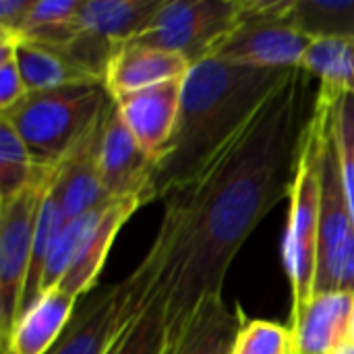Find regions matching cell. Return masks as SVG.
<instances>
[{
	"label": "cell",
	"instance_id": "15",
	"mask_svg": "<svg viewBox=\"0 0 354 354\" xmlns=\"http://www.w3.org/2000/svg\"><path fill=\"white\" fill-rule=\"evenodd\" d=\"M354 292H315L290 315L297 354H330L348 338Z\"/></svg>",
	"mask_w": 354,
	"mask_h": 354
},
{
	"label": "cell",
	"instance_id": "11",
	"mask_svg": "<svg viewBox=\"0 0 354 354\" xmlns=\"http://www.w3.org/2000/svg\"><path fill=\"white\" fill-rule=\"evenodd\" d=\"M97 168L104 189L112 199L141 197L145 205L151 203L156 162L137 143L116 104L110 106L100 127Z\"/></svg>",
	"mask_w": 354,
	"mask_h": 354
},
{
	"label": "cell",
	"instance_id": "4",
	"mask_svg": "<svg viewBox=\"0 0 354 354\" xmlns=\"http://www.w3.org/2000/svg\"><path fill=\"white\" fill-rule=\"evenodd\" d=\"M112 104L102 83L71 85L29 91L0 118L15 127L37 164L58 166L100 127Z\"/></svg>",
	"mask_w": 354,
	"mask_h": 354
},
{
	"label": "cell",
	"instance_id": "27",
	"mask_svg": "<svg viewBox=\"0 0 354 354\" xmlns=\"http://www.w3.org/2000/svg\"><path fill=\"white\" fill-rule=\"evenodd\" d=\"M232 354H297L295 334L290 326L253 319L241 330Z\"/></svg>",
	"mask_w": 354,
	"mask_h": 354
},
{
	"label": "cell",
	"instance_id": "22",
	"mask_svg": "<svg viewBox=\"0 0 354 354\" xmlns=\"http://www.w3.org/2000/svg\"><path fill=\"white\" fill-rule=\"evenodd\" d=\"M301 71L317 79L324 87L354 93V37L311 41Z\"/></svg>",
	"mask_w": 354,
	"mask_h": 354
},
{
	"label": "cell",
	"instance_id": "17",
	"mask_svg": "<svg viewBox=\"0 0 354 354\" xmlns=\"http://www.w3.org/2000/svg\"><path fill=\"white\" fill-rule=\"evenodd\" d=\"M100 127L60 164L54 191L60 199L66 220L87 214L108 201H114L106 193L102 176H100V168H97Z\"/></svg>",
	"mask_w": 354,
	"mask_h": 354
},
{
	"label": "cell",
	"instance_id": "5",
	"mask_svg": "<svg viewBox=\"0 0 354 354\" xmlns=\"http://www.w3.org/2000/svg\"><path fill=\"white\" fill-rule=\"evenodd\" d=\"M162 249L151 243L135 272L118 284L100 288L73 313L48 354H108L151 303L162 278Z\"/></svg>",
	"mask_w": 354,
	"mask_h": 354
},
{
	"label": "cell",
	"instance_id": "31",
	"mask_svg": "<svg viewBox=\"0 0 354 354\" xmlns=\"http://www.w3.org/2000/svg\"><path fill=\"white\" fill-rule=\"evenodd\" d=\"M346 342H353L354 344V303H353V313H351V322H348V338Z\"/></svg>",
	"mask_w": 354,
	"mask_h": 354
},
{
	"label": "cell",
	"instance_id": "1",
	"mask_svg": "<svg viewBox=\"0 0 354 354\" xmlns=\"http://www.w3.org/2000/svg\"><path fill=\"white\" fill-rule=\"evenodd\" d=\"M311 79L295 68L216 158L166 199L153 243L162 249L158 292L166 301L170 348L197 307L222 295L245 241L290 195L317 100Z\"/></svg>",
	"mask_w": 354,
	"mask_h": 354
},
{
	"label": "cell",
	"instance_id": "16",
	"mask_svg": "<svg viewBox=\"0 0 354 354\" xmlns=\"http://www.w3.org/2000/svg\"><path fill=\"white\" fill-rule=\"evenodd\" d=\"M247 317L239 305H228L222 295L203 301L170 354H232Z\"/></svg>",
	"mask_w": 354,
	"mask_h": 354
},
{
	"label": "cell",
	"instance_id": "6",
	"mask_svg": "<svg viewBox=\"0 0 354 354\" xmlns=\"http://www.w3.org/2000/svg\"><path fill=\"white\" fill-rule=\"evenodd\" d=\"M315 292H354V218L342 187L334 137V106L322 145V212Z\"/></svg>",
	"mask_w": 354,
	"mask_h": 354
},
{
	"label": "cell",
	"instance_id": "14",
	"mask_svg": "<svg viewBox=\"0 0 354 354\" xmlns=\"http://www.w3.org/2000/svg\"><path fill=\"white\" fill-rule=\"evenodd\" d=\"M77 297L58 284L44 290L33 305H29L15 322L6 340H2L4 354H48L66 330Z\"/></svg>",
	"mask_w": 354,
	"mask_h": 354
},
{
	"label": "cell",
	"instance_id": "28",
	"mask_svg": "<svg viewBox=\"0 0 354 354\" xmlns=\"http://www.w3.org/2000/svg\"><path fill=\"white\" fill-rule=\"evenodd\" d=\"M29 93L15 58L0 60V112L10 110Z\"/></svg>",
	"mask_w": 354,
	"mask_h": 354
},
{
	"label": "cell",
	"instance_id": "29",
	"mask_svg": "<svg viewBox=\"0 0 354 354\" xmlns=\"http://www.w3.org/2000/svg\"><path fill=\"white\" fill-rule=\"evenodd\" d=\"M31 4L33 0H0V29L12 31L17 35Z\"/></svg>",
	"mask_w": 354,
	"mask_h": 354
},
{
	"label": "cell",
	"instance_id": "20",
	"mask_svg": "<svg viewBox=\"0 0 354 354\" xmlns=\"http://www.w3.org/2000/svg\"><path fill=\"white\" fill-rule=\"evenodd\" d=\"M284 19L307 37H354V0H286Z\"/></svg>",
	"mask_w": 354,
	"mask_h": 354
},
{
	"label": "cell",
	"instance_id": "12",
	"mask_svg": "<svg viewBox=\"0 0 354 354\" xmlns=\"http://www.w3.org/2000/svg\"><path fill=\"white\" fill-rule=\"evenodd\" d=\"M183 85L185 79H176L114 100L124 124L153 162L160 160L174 135L180 114Z\"/></svg>",
	"mask_w": 354,
	"mask_h": 354
},
{
	"label": "cell",
	"instance_id": "2",
	"mask_svg": "<svg viewBox=\"0 0 354 354\" xmlns=\"http://www.w3.org/2000/svg\"><path fill=\"white\" fill-rule=\"evenodd\" d=\"M292 71H261L205 58L183 85L180 114L170 143L156 162L151 201L189 185L251 120Z\"/></svg>",
	"mask_w": 354,
	"mask_h": 354
},
{
	"label": "cell",
	"instance_id": "19",
	"mask_svg": "<svg viewBox=\"0 0 354 354\" xmlns=\"http://www.w3.org/2000/svg\"><path fill=\"white\" fill-rule=\"evenodd\" d=\"M15 60L29 91H48L71 85H95L104 81L81 66L64 48L19 39Z\"/></svg>",
	"mask_w": 354,
	"mask_h": 354
},
{
	"label": "cell",
	"instance_id": "26",
	"mask_svg": "<svg viewBox=\"0 0 354 354\" xmlns=\"http://www.w3.org/2000/svg\"><path fill=\"white\" fill-rule=\"evenodd\" d=\"M334 137H336V147H338L342 187H344L346 201L351 205L354 218V93L336 91Z\"/></svg>",
	"mask_w": 354,
	"mask_h": 354
},
{
	"label": "cell",
	"instance_id": "10",
	"mask_svg": "<svg viewBox=\"0 0 354 354\" xmlns=\"http://www.w3.org/2000/svg\"><path fill=\"white\" fill-rule=\"evenodd\" d=\"M162 4L164 0H83L79 33L64 50L104 81L114 52L139 37Z\"/></svg>",
	"mask_w": 354,
	"mask_h": 354
},
{
	"label": "cell",
	"instance_id": "21",
	"mask_svg": "<svg viewBox=\"0 0 354 354\" xmlns=\"http://www.w3.org/2000/svg\"><path fill=\"white\" fill-rule=\"evenodd\" d=\"M83 0H33L17 35L27 41L66 48L79 33Z\"/></svg>",
	"mask_w": 354,
	"mask_h": 354
},
{
	"label": "cell",
	"instance_id": "7",
	"mask_svg": "<svg viewBox=\"0 0 354 354\" xmlns=\"http://www.w3.org/2000/svg\"><path fill=\"white\" fill-rule=\"evenodd\" d=\"M286 0H243L239 27L209 58L261 71L301 68L311 37L284 19Z\"/></svg>",
	"mask_w": 354,
	"mask_h": 354
},
{
	"label": "cell",
	"instance_id": "23",
	"mask_svg": "<svg viewBox=\"0 0 354 354\" xmlns=\"http://www.w3.org/2000/svg\"><path fill=\"white\" fill-rule=\"evenodd\" d=\"M46 168L50 166L35 162L15 127L0 118V205L23 193Z\"/></svg>",
	"mask_w": 354,
	"mask_h": 354
},
{
	"label": "cell",
	"instance_id": "9",
	"mask_svg": "<svg viewBox=\"0 0 354 354\" xmlns=\"http://www.w3.org/2000/svg\"><path fill=\"white\" fill-rule=\"evenodd\" d=\"M243 0H164L145 31L131 44L174 52L197 64L239 27Z\"/></svg>",
	"mask_w": 354,
	"mask_h": 354
},
{
	"label": "cell",
	"instance_id": "30",
	"mask_svg": "<svg viewBox=\"0 0 354 354\" xmlns=\"http://www.w3.org/2000/svg\"><path fill=\"white\" fill-rule=\"evenodd\" d=\"M330 354H354V344L353 342H344V344H340L336 351H332Z\"/></svg>",
	"mask_w": 354,
	"mask_h": 354
},
{
	"label": "cell",
	"instance_id": "13",
	"mask_svg": "<svg viewBox=\"0 0 354 354\" xmlns=\"http://www.w3.org/2000/svg\"><path fill=\"white\" fill-rule=\"evenodd\" d=\"M191 66L187 58L174 52L143 44H124L106 66L104 87L112 100H120L168 81L185 79Z\"/></svg>",
	"mask_w": 354,
	"mask_h": 354
},
{
	"label": "cell",
	"instance_id": "18",
	"mask_svg": "<svg viewBox=\"0 0 354 354\" xmlns=\"http://www.w3.org/2000/svg\"><path fill=\"white\" fill-rule=\"evenodd\" d=\"M143 205H145V201L141 197L112 201V205L108 207V212L104 214V218L100 220V224L87 239L83 251L79 253V257L75 259L71 270L64 274V278L58 282V286L77 299L85 297L95 286L116 234L127 224V220Z\"/></svg>",
	"mask_w": 354,
	"mask_h": 354
},
{
	"label": "cell",
	"instance_id": "25",
	"mask_svg": "<svg viewBox=\"0 0 354 354\" xmlns=\"http://www.w3.org/2000/svg\"><path fill=\"white\" fill-rule=\"evenodd\" d=\"M108 354H170L166 301L158 290L145 311L131 324Z\"/></svg>",
	"mask_w": 354,
	"mask_h": 354
},
{
	"label": "cell",
	"instance_id": "8",
	"mask_svg": "<svg viewBox=\"0 0 354 354\" xmlns=\"http://www.w3.org/2000/svg\"><path fill=\"white\" fill-rule=\"evenodd\" d=\"M60 164L46 168L23 193L0 205V336L6 340L21 313L35 226Z\"/></svg>",
	"mask_w": 354,
	"mask_h": 354
},
{
	"label": "cell",
	"instance_id": "24",
	"mask_svg": "<svg viewBox=\"0 0 354 354\" xmlns=\"http://www.w3.org/2000/svg\"><path fill=\"white\" fill-rule=\"evenodd\" d=\"M110 205H112V201H108V203L87 212V214H81V216L66 222V226L62 228V232L56 239V245H54V249H52V253L48 257L44 278H41V292L56 286L64 278V274L71 270V266L75 263V259L83 251L87 239L91 236V232L95 230V226L100 224V220L104 218V214L108 212Z\"/></svg>",
	"mask_w": 354,
	"mask_h": 354
},
{
	"label": "cell",
	"instance_id": "3",
	"mask_svg": "<svg viewBox=\"0 0 354 354\" xmlns=\"http://www.w3.org/2000/svg\"><path fill=\"white\" fill-rule=\"evenodd\" d=\"M334 91L317 87L313 114L307 122L292 189L288 195V222L282 245V263L292 292V313L301 311L315 295V268L322 212V145L332 116Z\"/></svg>",
	"mask_w": 354,
	"mask_h": 354
}]
</instances>
